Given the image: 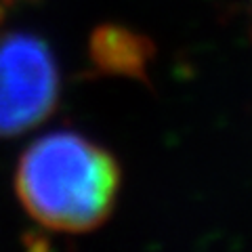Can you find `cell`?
<instances>
[{
  "instance_id": "3",
  "label": "cell",
  "mask_w": 252,
  "mask_h": 252,
  "mask_svg": "<svg viewBox=\"0 0 252 252\" xmlns=\"http://www.w3.org/2000/svg\"><path fill=\"white\" fill-rule=\"evenodd\" d=\"M91 59L99 72L145 78L152 59L147 38L120 26H103L91 38Z\"/></svg>"
},
{
  "instance_id": "2",
  "label": "cell",
  "mask_w": 252,
  "mask_h": 252,
  "mask_svg": "<svg viewBox=\"0 0 252 252\" xmlns=\"http://www.w3.org/2000/svg\"><path fill=\"white\" fill-rule=\"evenodd\" d=\"M59 69L42 38L0 32V137L21 135L53 114Z\"/></svg>"
},
{
  "instance_id": "1",
  "label": "cell",
  "mask_w": 252,
  "mask_h": 252,
  "mask_svg": "<svg viewBox=\"0 0 252 252\" xmlns=\"http://www.w3.org/2000/svg\"><path fill=\"white\" fill-rule=\"evenodd\" d=\"M17 195L32 219L55 231L97 229L114 212L120 166L105 147L72 130L36 139L17 164Z\"/></svg>"
}]
</instances>
